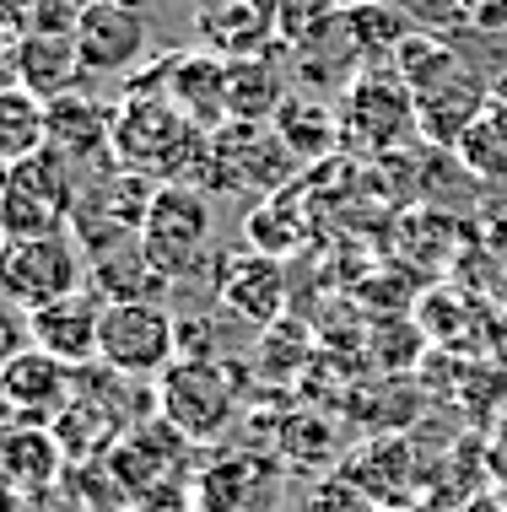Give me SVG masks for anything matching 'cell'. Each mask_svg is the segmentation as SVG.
<instances>
[{
  "label": "cell",
  "mask_w": 507,
  "mask_h": 512,
  "mask_svg": "<svg viewBox=\"0 0 507 512\" xmlns=\"http://www.w3.org/2000/svg\"><path fill=\"white\" fill-rule=\"evenodd\" d=\"M394 71L405 76L410 98H416V124L432 146H459V135L486 114L491 103V81L475 76V65L464 60L454 44L427 33H410L400 54H394Z\"/></svg>",
  "instance_id": "obj_1"
},
{
  "label": "cell",
  "mask_w": 507,
  "mask_h": 512,
  "mask_svg": "<svg viewBox=\"0 0 507 512\" xmlns=\"http://www.w3.org/2000/svg\"><path fill=\"white\" fill-rule=\"evenodd\" d=\"M76 168L60 151H33V157L0 168V232L6 238H49V232H71L76 211Z\"/></svg>",
  "instance_id": "obj_2"
},
{
  "label": "cell",
  "mask_w": 507,
  "mask_h": 512,
  "mask_svg": "<svg viewBox=\"0 0 507 512\" xmlns=\"http://www.w3.org/2000/svg\"><path fill=\"white\" fill-rule=\"evenodd\" d=\"M243 410L238 362H173L157 378V415L184 442H216Z\"/></svg>",
  "instance_id": "obj_3"
},
{
  "label": "cell",
  "mask_w": 507,
  "mask_h": 512,
  "mask_svg": "<svg viewBox=\"0 0 507 512\" xmlns=\"http://www.w3.org/2000/svg\"><path fill=\"white\" fill-rule=\"evenodd\" d=\"M141 254L168 286L195 281L216 265L211 254V205L189 184H157V200L141 227Z\"/></svg>",
  "instance_id": "obj_4"
},
{
  "label": "cell",
  "mask_w": 507,
  "mask_h": 512,
  "mask_svg": "<svg viewBox=\"0 0 507 512\" xmlns=\"http://www.w3.org/2000/svg\"><path fill=\"white\" fill-rule=\"evenodd\" d=\"M157 200V178L135 173V168H103L81 184L76 211H71V238L81 243V254L98 259L108 248H125L141 238L146 211Z\"/></svg>",
  "instance_id": "obj_5"
},
{
  "label": "cell",
  "mask_w": 507,
  "mask_h": 512,
  "mask_svg": "<svg viewBox=\"0 0 507 512\" xmlns=\"http://www.w3.org/2000/svg\"><path fill=\"white\" fill-rule=\"evenodd\" d=\"M0 292L27 313L54 308V302L87 292V254H81V243L71 232L6 238L0 243Z\"/></svg>",
  "instance_id": "obj_6"
},
{
  "label": "cell",
  "mask_w": 507,
  "mask_h": 512,
  "mask_svg": "<svg viewBox=\"0 0 507 512\" xmlns=\"http://www.w3.org/2000/svg\"><path fill=\"white\" fill-rule=\"evenodd\" d=\"M98 362L119 378H162L178 362V318L162 302H108L98 329Z\"/></svg>",
  "instance_id": "obj_7"
},
{
  "label": "cell",
  "mask_w": 507,
  "mask_h": 512,
  "mask_svg": "<svg viewBox=\"0 0 507 512\" xmlns=\"http://www.w3.org/2000/svg\"><path fill=\"white\" fill-rule=\"evenodd\" d=\"M416 98H410L400 71H362L346 87L340 108V146L367 151V157H389L416 135Z\"/></svg>",
  "instance_id": "obj_8"
},
{
  "label": "cell",
  "mask_w": 507,
  "mask_h": 512,
  "mask_svg": "<svg viewBox=\"0 0 507 512\" xmlns=\"http://www.w3.org/2000/svg\"><path fill=\"white\" fill-rule=\"evenodd\" d=\"M211 292L232 318L270 329L286 313V270L265 248H222L211 265Z\"/></svg>",
  "instance_id": "obj_9"
},
{
  "label": "cell",
  "mask_w": 507,
  "mask_h": 512,
  "mask_svg": "<svg viewBox=\"0 0 507 512\" xmlns=\"http://www.w3.org/2000/svg\"><path fill=\"white\" fill-rule=\"evenodd\" d=\"M281 491V469L265 453H222L195 475L189 502L195 512H270Z\"/></svg>",
  "instance_id": "obj_10"
},
{
  "label": "cell",
  "mask_w": 507,
  "mask_h": 512,
  "mask_svg": "<svg viewBox=\"0 0 507 512\" xmlns=\"http://www.w3.org/2000/svg\"><path fill=\"white\" fill-rule=\"evenodd\" d=\"M0 399H6L11 421L49 426V421H60V410L76 399V367H65V362H54L49 351L27 345L17 362L0 367Z\"/></svg>",
  "instance_id": "obj_11"
},
{
  "label": "cell",
  "mask_w": 507,
  "mask_h": 512,
  "mask_svg": "<svg viewBox=\"0 0 507 512\" xmlns=\"http://www.w3.org/2000/svg\"><path fill=\"white\" fill-rule=\"evenodd\" d=\"M49 114V151H60L65 162H87L92 173L119 168L114 162V108L87 98V92H65V98L44 103Z\"/></svg>",
  "instance_id": "obj_12"
},
{
  "label": "cell",
  "mask_w": 507,
  "mask_h": 512,
  "mask_svg": "<svg viewBox=\"0 0 507 512\" xmlns=\"http://www.w3.org/2000/svg\"><path fill=\"white\" fill-rule=\"evenodd\" d=\"M71 38H76L87 76H119L146 54V17L125 6H108V0H87Z\"/></svg>",
  "instance_id": "obj_13"
},
{
  "label": "cell",
  "mask_w": 507,
  "mask_h": 512,
  "mask_svg": "<svg viewBox=\"0 0 507 512\" xmlns=\"http://www.w3.org/2000/svg\"><path fill=\"white\" fill-rule=\"evenodd\" d=\"M103 308L108 302L92 292H76L65 302H54V308H38L33 313V345L38 351H49L54 362L65 367H87L98 362V329H103Z\"/></svg>",
  "instance_id": "obj_14"
},
{
  "label": "cell",
  "mask_w": 507,
  "mask_h": 512,
  "mask_svg": "<svg viewBox=\"0 0 507 512\" xmlns=\"http://www.w3.org/2000/svg\"><path fill=\"white\" fill-rule=\"evenodd\" d=\"M168 98L178 103L195 130L216 135L227 119V60L211 49H178V65H173V81H168Z\"/></svg>",
  "instance_id": "obj_15"
},
{
  "label": "cell",
  "mask_w": 507,
  "mask_h": 512,
  "mask_svg": "<svg viewBox=\"0 0 507 512\" xmlns=\"http://www.w3.org/2000/svg\"><path fill=\"white\" fill-rule=\"evenodd\" d=\"M87 65L76 54V38L65 33H27L17 44V87H27L38 103H54L65 92H81Z\"/></svg>",
  "instance_id": "obj_16"
},
{
  "label": "cell",
  "mask_w": 507,
  "mask_h": 512,
  "mask_svg": "<svg viewBox=\"0 0 507 512\" xmlns=\"http://www.w3.org/2000/svg\"><path fill=\"white\" fill-rule=\"evenodd\" d=\"M286 108V81L276 71V49L227 60V119L232 124H276Z\"/></svg>",
  "instance_id": "obj_17"
},
{
  "label": "cell",
  "mask_w": 507,
  "mask_h": 512,
  "mask_svg": "<svg viewBox=\"0 0 507 512\" xmlns=\"http://www.w3.org/2000/svg\"><path fill=\"white\" fill-rule=\"evenodd\" d=\"M60 464H65V448L54 437V426H27V421H11L0 432V475L22 491H49L60 480Z\"/></svg>",
  "instance_id": "obj_18"
},
{
  "label": "cell",
  "mask_w": 507,
  "mask_h": 512,
  "mask_svg": "<svg viewBox=\"0 0 507 512\" xmlns=\"http://www.w3.org/2000/svg\"><path fill=\"white\" fill-rule=\"evenodd\" d=\"M87 286L103 302H157V292L168 281L152 270V259L141 254V238L125 248H108V254L87 259Z\"/></svg>",
  "instance_id": "obj_19"
},
{
  "label": "cell",
  "mask_w": 507,
  "mask_h": 512,
  "mask_svg": "<svg viewBox=\"0 0 507 512\" xmlns=\"http://www.w3.org/2000/svg\"><path fill=\"white\" fill-rule=\"evenodd\" d=\"M270 130L281 135V146L297 162H324L340 141V114H330L319 98H286V108L276 114Z\"/></svg>",
  "instance_id": "obj_20"
},
{
  "label": "cell",
  "mask_w": 507,
  "mask_h": 512,
  "mask_svg": "<svg viewBox=\"0 0 507 512\" xmlns=\"http://www.w3.org/2000/svg\"><path fill=\"white\" fill-rule=\"evenodd\" d=\"M49 146V114L44 103L27 87H6L0 92V168L33 157V151Z\"/></svg>",
  "instance_id": "obj_21"
},
{
  "label": "cell",
  "mask_w": 507,
  "mask_h": 512,
  "mask_svg": "<svg viewBox=\"0 0 507 512\" xmlns=\"http://www.w3.org/2000/svg\"><path fill=\"white\" fill-rule=\"evenodd\" d=\"M454 157H459L464 173L486 178V184H507V108L497 98H491L486 114L459 135Z\"/></svg>",
  "instance_id": "obj_22"
},
{
  "label": "cell",
  "mask_w": 507,
  "mask_h": 512,
  "mask_svg": "<svg viewBox=\"0 0 507 512\" xmlns=\"http://www.w3.org/2000/svg\"><path fill=\"white\" fill-rule=\"evenodd\" d=\"M346 38H351V54H362V60H373V54L394 60L410 38V22L389 0H362V6H346Z\"/></svg>",
  "instance_id": "obj_23"
},
{
  "label": "cell",
  "mask_w": 507,
  "mask_h": 512,
  "mask_svg": "<svg viewBox=\"0 0 507 512\" xmlns=\"http://www.w3.org/2000/svg\"><path fill=\"white\" fill-rule=\"evenodd\" d=\"M243 227H249V248H265V254H276V259L303 243V211H297L292 189H281V195H270L265 205H254Z\"/></svg>",
  "instance_id": "obj_24"
},
{
  "label": "cell",
  "mask_w": 507,
  "mask_h": 512,
  "mask_svg": "<svg viewBox=\"0 0 507 512\" xmlns=\"http://www.w3.org/2000/svg\"><path fill=\"white\" fill-rule=\"evenodd\" d=\"M27 345H33V313L17 308V302L0 292V367L17 362Z\"/></svg>",
  "instance_id": "obj_25"
},
{
  "label": "cell",
  "mask_w": 507,
  "mask_h": 512,
  "mask_svg": "<svg viewBox=\"0 0 507 512\" xmlns=\"http://www.w3.org/2000/svg\"><path fill=\"white\" fill-rule=\"evenodd\" d=\"M0 33L6 38H22L38 33V0H0Z\"/></svg>",
  "instance_id": "obj_26"
},
{
  "label": "cell",
  "mask_w": 507,
  "mask_h": 512,
  "mask_svg": "<svg viewBox=\"0 0 507 512\" xmlns=\"http://www.w3.org/2000/svg\"><path fill=\"white\" fill-rule=\"evenodd\" d=\"M486 469H491L497 486H507V421L497 426V437H491V448H486Z\"/></svg>",
  "instance_id": "obj_27"
},
{
  "label": "cell",
  "mask_w": 507,
  "mask_h": 512,
  "mask_svg": "<svg viewBox=\"0 0 507 512\" xmlns=\"http://www.w3.org/2000/svg\"><path fill=\"white\" fill-rule=\"evenodd\" d=\"M17 87V38L0 33V92Z\"/></svg>",
  "instance_id": "obj_28"
},
{
  "label": "cell",
  "mask_w": 507,
  "mask_h": 512,
  "mask_svg": "<svg viewBox=\"0 0 507 512\" xmlns=\"http://www.w3.org/2000/svg\"><path fill=\"white\" fill-rule=\"evenodd\" d=\"M459 512H507V496L481 491V496H470V502H459Z\"/></svg>",
  "instance_id": "obj_29"
},
{
  "label": "cell",
  "mask_w": 507,
  "mask_h": 512,
  "mask_svg": "<svg viewBox=\"0 0 507 512\" xmlns=\"http://www.w3.org/2000/svg\"><path fill=\"white\" fill-rule=\"evenodd\" d=\"M108 6H125V11H141V17H146V6H152V0H108Z\"/></svg>",
  "instance_id": "obj_30"
},
{
  "label": "cell",
  "mask_w": 507,
  "mask_h": 512,
  "mask_svg": "<svg viewBox=\"0 0 507 512\" xmlns=\"http://www.w3.org/2000/svg\"><path fill=\"white\" fill-rule=\"evenodd\" d=\"M491 98H497V103L507 108V76H502V81H491Z\"/></svg>",
  "instance_id": "obj_31"
},
{
  "label": "cell",
  "mask_w": 507,
  "mask_h": 512,
  "mask_svg": "<svg viewBox=\"0 0 507 512\" xmlns=\"http://www.w3.org/2000/svg\"><path fill=\"white\" fill-rule=\"evenodd\" d=\"M378 512H405V507H378Z\"/></svg>",
  "instance_id": "obj_32"
},
{
  "label": "cell",
  "mask_w": 507,
  "mask_h": 512,
  "mask_svg": "<svg viewBox=\"0 0 507 512\" xmlns=\"http://www.w3.org/2000/svg\"><path fill=\"white\" fill-rule=\"evenodd\" d=\"M0 243H6V232H0Z\"/></svg>",
  "instance_id": "obj_33"
}]
</instances>
